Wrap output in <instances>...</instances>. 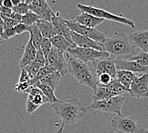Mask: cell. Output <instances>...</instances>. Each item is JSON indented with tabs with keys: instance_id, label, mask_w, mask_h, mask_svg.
<instances>
[{
	"instance_id": "cell-33",
	"label": "cell",
	"mask_w": 148,
	"mask_h": 133,
	"mask_svg": "<svg viewBox=\"0 0 148 133\" xmlns=\"http://www.w3.org/2000/svg\"><path fill=\"white\" fill-rule=\"evenodd\" d=\"M12 10H13L14 12H15V13L24 15L29 11V5H27L24 1H21L20 4L12 8Z\"/></svg>"
},
{
	"instance_id": "cell-4",
	"label": "cell",
	"mask_w": 148,
	"mask_h": 133,
	"mask_svg": "<svg viewBox=\"0 0 148 133\" xmlns=\"http://www.w3.org/2000/svg\"><path fill=\"white\" fill-rule=\"evenodd\" d=\"M111 125L118 133H148V129L132 116L117 115L111 120Z\"/></svg>"
},
{
	"instance_id": "cell-8",
	"label": "cell",
	"mask_w": 148,
	"mask_h": 133,
	"mask_svg": "<svg viewBox=\"0 0 148 133\" xmlns=\"http://www.w3.org/2000/svg\"><path fill=\"white\" fill-rule=\"evenodd\" d=\"M66 23L71 31L79 35L87 37L95 41L101 43L107 38L103 33L100 32L96 28H91L81 25L75 20H66Z\"/></svg>"
},
{
	"instance_id": "cell-6",
	"label": "cell",
	"mask_w": 148,
	"mask_h": 133,
	"mask_svg": "<svg viewBox=\"0 0 148 133\" xmlns=\"http://www.w3.org/2000/svg\"><path fill=\"white\" fill-rule=\"evenodd\" d=\"M71 57L81 60L83 62L87 63L89 61H94L110 57L107 52L103 51H98L91 48H79L77 46L71 48L67 50Z\"/></svg>"
},
{
	"instance_id": "cell-16",
	"label": "cell",
	"mask_w": 148,
	"mask_h": 133,
	"mask_svg": "<svg viewBox=\"0 0 148 133\" xmlns=\"http://www.w3.org/2000/svg\"><path fill=\"white\" fill-rule=\"evenodd\" d=\"M117 70H127L132 72L146 74L148 72V66L141 65L137 61L126 60H114Z\"/></svg>"
},
{
	"instance_id": "cell-22",
	"label": "cell",
	"mask_w": 148,
	"mask_h": 133,
	"mask_svg": "<svg viewBox=\"0 0 148 133\" xmlns=\"http://www.w3.org/2000/svg\"><path fill=\"white\" fill-rule=\"evenodd\" d=\"M49 41L54 48H56L63 52L66 51H67L68 49L75 46L68 41L64 37L58 35H56L50 39Z\"/></svg>"
},
{
	"instance_id": "cell-38",
	"label": "cell",
	"mask_w": 148,
	"mask_h": 133,
	"mask_svg": "<svg viewBox=\"0 0 148 133\" xmlns=\"http://www.w3.org/2000/svg\"><path fill=\"white\" fill-rule=\"evenodd\" d=\"M29 82L26 83H17L15 86V90L18 92H26V90L29 87Z\"/></svg>"
},
{
	"instance_id": "cell-5",
	"label": "cell",
	"mask_w": 148,
	"mask_h": 133,
	"mask_svg": "<svg viewBox=\"0 0 148 133\" xmlns=\"http://www.w3.org/2000/svg\"><path fill=\"white\" fill-rule=\"evenodd\" d=\"M77 7L81 11V13H88L93 15L95 17L103 19L104 20L106 19L110 21H113V22L125 24V25L131 27L132 28H135V27L134 21L130 19L111 14L109 12L103 10V9L93 7H91V6L84 5L80 3L77 5Z\"/></svg>"
},
{
	"instance_id": "cell-32",
	"label": "cell",
	"mask_w": 148,
	"mask_h": 133,
	"mask_svg": "<svg viewBox=\"0 0 148 133\" xmlns=\"http://www.w3.org/2000/svg\"><path fill=\"white\" fill-rule=\"evenodd\" d=\"M52 47H53V46H52L50 41H49V39L44 38V39H43V41L42 42L41 46H40V49L42 51L43 54H44V57L46 60V61H47V57H48L49 53L51 52V51Z\"/></svg>"
},
{
	"instance_id": "cell-13",
	"label": "cell",
	"mask_w": 148,
	"mask_h": 133,
	"mask_svg": "<svg viewBox=\"0 0 148 133\" xmlns=\"http://www.w3.org/2000/svg\"><path fill=\"white\" fill-rule=\"evenodd\" d=\"M51 23H52V25H53L54 29L56 35L63 36L70 43H71L72 45H75L73 43L72 37H71V30L68 27V25L66 23V20H64L63 18L60 16V15H57L56 14H54L53 16L52 17Z\"/></svg>"
},
{
	"instance_id": "cell-43",
	"label": "cell",
	"mask_w": 148,
	"mask_h": 133,
	"mask_svg": "<svg viewBox=\"0 0 148 133\" xmlns=\"http://www.w3.org/2000/svg\"><path fill=\"white\" fill-rule=\"evenodd\" d=\"M3 27H4V23L1 18V13H0V36L1 37L2 36L3 33Z\"/></svg>"
},
{
	"instance_id": "cell-24",
	"label": "cell",
	"mask_w": 148,
	"mask_h": 133,
	"mask_svg": "<svg viewBox=\"0 0 148 133\" xmlns=\"http://www.w3.org/2000/svg\"><path fill=\"white\" fill-rule=\"evenodd\" d=\"M61 77L62 76H61L59 72H57V71H54V72L49 74L47 76L42 78L40 81V82L50 86L54 91H55L58 88V84H59L60 80Z\"/></svg>"
},
{
	"instance_id": "cell-10",
	"label": "cell",
	"mask_w": 148,
	"mask_h": 133,
	"mask_svg": "<svg viewBox=\"0 0 148 133\" xmlns=\"http://www.w3.org/2000/svg\"><path fill=\"white\" fill-rule=\"evenodd\" d=\"M128 93L132 97H148V73L137 77L131 85Z\"/></svg>"
},
{
	"instance_id": "cell-2",
	"label": "cell",
	"mask_w": 148,
	"mask_h": 133,
	"mask_svg": "<svg viewBox=\"0 0 148 133\" xmlns=\"http://www.w3.org/2000/svg\"><path fill=\"white\" fill-rule=\"evenodd\" d=\"M54 114L63 120L66 125H73L82 119L88 113V108L81 103L78 99L72 98L69 100H58L52 104Z\"/></svg>"
},
{
	"instance_id": "cell-15",
	"label": "cell",
	"mask_w": 148,
	"mask_h": 133,
	"mask_svg": "<svg viewBox=\"0 0 148 133\" xmlns=\"http://www.w3.org/2000/svg\"><path fill=\"white\" fill-rule=\"evenodd\" d=\"M128 37L135 48L142 52H148V30L133 32Z\"/></svg>"
},
{
	"instance_id": "cell-1",
	"label": "cell",
	"mask_w": 148,
	"mask_h": 133,
	"mask_svg": "<svg viewBox=\"0 0 148 133\" xmlns=\"http://www.w3.org/2000/svg\"><path fill=\"white\" fill-rule=\"evenodd\" d=\"M103 51L114 60H126L136 55L138 49L132 44L128 35L124 32H115L101 43Z\"/></svg>"
},
{
	"instance_id": "cell-14",
	"label": "cell",
	"mask_w": 148,
	"mask_h": 133,
	"mask_svg": "<svg viewBox=\"0 0 148 133\" xmlns=\"http://www.w3.org/2000/svg\"><path fill=\"white\" fill-rule=\"evenodd\" d=\"M73 43L77 47L91 48L98 51H103L101 43L95 41L93 40L88 38L87 37L83 36L72 31L70 32Z\"/></svg>"
},
{
	"instance_id": "cell-12",
	"label": "cell",
	"mask_w": 148,
	"mask_h": 133,
	"mask_svg": "<svg viewBox=\"0 0 148 133\" xmlns=\"http://www.w3.org/2000/svg\"><path fill=\"white\" fill-rule=\"evenodd\" d=\"M29 10L38 15L42 19L51 21L54 12L49 7L47 2L44 0H33L29 5Z\"/></svg>"
},
{
	"instance_id": "cell-39",
	"label": "cell",
	"mask_w": 148,
	"mask_h": 133,
	"mask_svg": "<svg viewBox=\"0 0 148 133\" xmlns=\"http://www.w3.org/2000/svg\"><path fill=\"white\" fill-rule=\"evenodd\" d=\"M15 35H16V33H15L14 27H13V28H12L4 30L3 33L1 37L3 39L8 40V39L12 38V37H15Z\"/></svg>"
},
{
	"instance_id": "cell-18",
	"label": "cell",
	"mask_w": 148,
	"mask_h": 133,
	"mask_svg": "<svg viewBox=\"0 0 148 133\" xmlns=\"http://www.w3.org/2000/svg\"><path fill=\"white\" fill-rule=\"evenodd\" d=\"M75 20L81 25L91 28H95L105 21L103 19L95 17L88 13H81V14L76 17Z\"/></svg>"
},
{
	"instance_id": "cell-36",
	"label": "cell",
	"mask_w": 148,
	"mask_h": 133,
	"mask_svg": "<svg viewBox=\"0 0 148 133\" xmlns=\"http://www.w3.org/2000/svg\"><path fill=\"white\" fill-rule=\"evenodd\" d=\"M34 61L40 65L42 67H44L45 65L46 60L40 49H39V50L37 51L35 59L34 60Z\"/></svg>"
},
{
	"instance_id": "cell-26",
	"label": "cell",
	"mask_w": 148,
	"mask_h": 133,
	"mask_svg": "<svg viewBox=\"0 0 148 133\" xmlns=\"http://www.w3.org/2000/svg\"><path fill=\"white\" fill-rule=\"evenodd\" d=\"M54 71L56 70L53 68L49 65V64H45V65L44 67L41 68L40 70H39V72L36 74V76L35 78L30 80V85H33L35 84V83L40 81L42 78H44V77L47 76L49 74H50L52 72H54Z\"/></svg>"
},
{
	"instance_id": "cell-27",
	"label": "cell",
	"mask_w": 148,
	"mask_h": 133,
	"mask_svg": "<svg viewBox=\"0 0 148 133\" xmlns=\"http://www.w3.org/2000/svg\"><path fill=\"white\" fill-rule=\"evenodd\" d=\"M106 86L116 95H120L125 92H128V90L125 88L116 78L113 79L110 84Z\"/></svg>"
},
{
	"instance_id": "cell-28",
	"label": "cell",
	"mask_w": 148,
	"mask_h": 133,
	"mask_svg": "<svg viewBox=\"0 0 148 133\" xmlns=\"http://www.w3.org/2000/svg\"><path fill=\"white\" fill-rule=\"evenodd\" d=\"M27 100L32 102L33 104H35V106H38V108L42 106V104L49 103V100L47 99V97L43 94V93L35 95L29 94L28 96H27Z\"/></svg>"
},
{
	"instance_id": "cell-11",
	"label": "cell",
	"mask_w": 148,
	"mask_h": 133,
	"mask_svg": "<svg viewBox=\"0 0 148 133\" xmlns=\"http://www.w3.org/2000/svg\"><path fill=\"white\" fill-rule=\"evenodd\" d=\"M94 70L97 76L101 74L106 73L109 74L113 78H116V73L118 72L116 66L115 61L113 58L109 57L103 59H100L92 62Z\"/></svg>"
},
{
	"instance_id": "cell-25",
	"label": "cell",
	"mask_w": 148,
	"mask_h": 133,
	"mask_svg": "<svg viewBox=\"0 0 148 133\" xmlns=\"http://www.w3.org/2000/svg\"><path fill=\"white\" fill-rule=\"evenodd\" d=\"M33 85L36 86V87L40 89V90L42 92L43 94H44L49 100V103L54 104L55 103H56L58 101V99L54 95V91L50 87V86H49L48 85L45 84H44V83L40 81L35 83V84Z\"/></svg>"
},
{
	"instance_id": "cell-40",
	"label": "cell",
	"mask_w": 148,
	"mask_h": 133,
	"mask_svg": "<svg viewBox=\"0 0 148 133\" xmlns=\"http://www.w3.org/2000/svg\"><path fill=\"white\" fill-rule=\"evenodd\" d=\"M31 78L28 74L27 73L26 71L24 69H21V72L19 77V79H18V83H26V82H29Z\"/></svg>"
},
{
	"instance_id": "cell-35",
	"label": "cell",
	"mask_w": 148,
	"mask_h": 133,
	"mask_svg": "<svg viewBox=\"0 0 148 133\" xmlns=\"http://www.w3.org/2000/svg\"><path fill=\"white\" fill-rule=\"evenodd\" d=\"M113 79L114 78H113L112 76L109 75V74L106 73L101 74L100 76H98V85L106 86L110 84L111 81L113 80Z\"/></svg>"
},
{
	"instance_id": "cell-21",
	"label": "cell",
	"mask_w": 148,
	"mask_h": 133,
	"mask_svg": "<svg viewBox=\"0 0 148 133\" xmlns=\"http://www.w3.org/2000/svg\"><path fill=\"white\" fill-rule=\"evenodd\" d=\"M117 95L108 88L107 86L98 85L96 88L93 90L92 99L93 101H103Z\"/></svg>"
},
{
	"instance_id": "cell-46",
	"label": "cell",
	"mask_w": 148,
	"mask_h": 133,
	"mask_svg": "<svg viewBox=\"0 0 148 133\" xmlns=\"http://www.w3.org/2000/svg\"><path fill=\"white\" fill-rule=\"evenodd\" d=\"M1 41H0V45H1Z\"/></svg>"
},
{
	"instance_id": "cell-34",
	"label": "cell",
	"mask_w": 148,
	"mask_h": 133,
	"mask_svg": "<svg viewBox=\"0 0 148 133\" xmlns=\"http://www.w3.org/2000/svg\"><path fill=\"white\" fill-rule=\"evenodd\" d=\"M1 16L4 23L3 31L12 28H13L17 25V24L15 23L14 21L10 18V15L4 14L1 13Z\"/></svg>"
},
{
	"instance_id": "cell-20",
	"label": "cell",
	"mask_w": 148,
	"mask_h": 133,
	"mask_svg": "<svg viewBox=\"0 0 148 133\" xmlns=\"http://www.w3.org/2000/svg\"><path fill=\"white\" fill-rule=\"evenodd\" d=\"M44 38L50 39L56 35L53 25L51 21H47L44 19L38 20L36 23Z\"/></svg>"
},
{
	"instance_id": "cell-44",
	"label": "cell",
	"mask_w": 148,
	"mask_h": 133,
	"mask_svg": "<svg viewBox=\"0 0 148 133\" xmlns=\"http://www.w3.org/2000/svg\"><path fill=\"white\" fill-rule=\"evenodd\" d=\"M64 123H62V125H61V127L58 130V131H56V132H54V133H63V130H64Z\"/></svg>"
},
{
	"instance_id": "cell-41",
	"label": "cell",
	"mask_w": 148,
	"mask_h": 133,
	"mask_svg": "<svg viewBox=\"0 0 148 133\" xmlns=\"http://www.w3.org/2000/svg\"><path fill=\"white\" fill-rule=\"evenodd\" d=\"M10 18L13 20L14 22L17 24V25L20 23H22V19L23 15L21 14H18L15 12H12V14L10 15Z\"/></svg>"
},
{
	"instance_id": "cell-37",
	"label": "cell",
	"mask_w": 148,
	"mask_h": 133,
	"mask_svg": "<svg viewBox=\"0 0 148 133\" xmlns=\"http://www.w3.org/2000/svg\"><path fill=\"white\" fill-rule=\"evenodd\" d=\"M29 26H26V24L23 23H20L14 26V30L16 35H21L26 32H28Z\"/></svg>"
},
{
	"instance_id": "cell-19",
	"label": "cell",
	"mask_w": 148,
	"mask_h": 133,
	"mask_svg": "<svg viewBox=\"0 0 148 133\" xmlns=\"http://www.w3.org/2000/svg\"><path fill=\"white\" fill-rule=\"evenodd\" d=\"M116 78L129 91L131 85L137 78V76L134 73L130 71L118 70L116 73Z\"/></svg>"
},
{
	"instance_id": "cell-9",
	"label": "cell",
	"mask_w": 148,
	"mask_h": 133,
	"mask_svg": "<svg viewBox=\"0 0 148 133\" xmlns=\"http://www.w3.org/2000/svg\"><path fill=\"white\" fill-rule=\"evenodd\" d=\"M46 64H49L51 67L59 72L61 76L69 73V65L63 57V52L52 47L49 53Z\"/></svg>"
},
{
	"instance_id": "cell-3",
	"label": "cell",
	"mask_w": 148,
	"mask_h": 133,
	"mask_svg": "<svg viewBox=\"0 0 148 133\" xmlns=\"http://www.w3.org/2000/svg\"><path fill=\"white\" fill-rule=\"evenodd\" d=\"M69 73L73 76L81 85L95 89L98 85V76L93 69L89 67L86 63L70 57L68 61Z\"/></svg>"
},
{
	"instance_id": "cell-31",
	"label": "cell",
	"mask_w": 148,
	"mask_h": 133,
	"mask_svg": "<svg viewBox=\"0 0 148 133\" xmlns=\"http://www.w3.org/2000/svg\"><path fill=\"white\" fill-rule=\"evenodd\" d=\"M128 60L137 61L141 65L148 66V52H138L136 55L130 58Z\"/></svg>"
},
{
	"instance_id": "cell-42",
	"label": "cell",
	"mask_w": 148,
	"mask_h": 133,
	"mask_svg": "<svg viewBox=\"0 0 148 133\" xmlns=\"http://www.w3.org/2000/svg\"><path fill=\"white\" fill-rule=\"evenodd\" d=\"M2 5H3L5 7L8 8L12 9V8L14 7L11 0H4V1H2Z\"/></svg>"
},
{
	"instance_id": "cell-45",
	"label": "cell",
	"mask_w": 148,
	"mask_h": 133,
	"mask_svg": "<svg viewBox=\"0 0 148 133\" xmlns=\"http://www.w3.org/2000/svg\"><path fill=\"white\" fill-rule=\"evenodd\" d=\"M11 1L14 7L17 6L18 4H20L21 3V1H20V0H11Z\"/></svg>"
},
{
	"instance_id": "cell-7",
	"label": "cell",
	"mask_w": 148,
	"mask_h": 133,
	"mask_svg": "<svg viewBox=\"0 0 148 133\" xmlns=\"http://www.w3.org/2000/svg\"><path fill=\"white\" fill-rule=\"evenodd\" d=\"M125 101V97L120 95L103 101H93L89 108L103 112L116 113L117 115H121Z\"/></svg>"
},
{
	"instance_id": "cell-17",
	"label": "cell",
	"mask_w": 148,
	"mask_h": 133,
	"mask_svg": "<svg viewBox=\"0 0 148 133\" xmlns=\"http://www.w3.org/2000/svg\"><path fill=\"white\" fill-rule=\"evenodd\" d=\"M36 52L37 50L34 47L32 39L29 38L26 45L25 49H24V54L19 61V66L21 69H23V68L27 66V65L32 63L35 60Z\"/></svg>"
},
{
	"instance_id": "cell-23",
	"label": "cell",
	"mask_w": 148,
	"mask_h": 133,
	"mask_svg": "<svg viewBox=\"0 0 148 133\" xmlns=\"http://www.w3.org/2000/svg\"><path fill=\"white\" fill-rule=\"evenodd\" d=\"M28 32L30 33V37L29 38L32 39V41L34 47L36 48L37 51L40 49V46L42 44V42L44 39L41 32L40 31L38 26L36 24H33L32 26H29Z\"/></svg>"
},
{
	"instance_id": "cell-30",
	"label": "cell",
	"mask_w": 148,
	"mask_h": 133,
	"mask_svg": "<svg viewBox=\"0 0 148 133\" xmlns=\"http://www.w3.org/2000/svg\"><path fill=\"white\" fill-rule=\"evenodd\" d=\"M41 68H42V67L40 65L35 62V61H33L32 63L27 65V66L23 68V69L26 71L27 73L28 74V75L29 76L31 79H32L36 76V74H38Z\"/></svg>"
},
{
	"instance_id": "cell-29",
	"label": "cell",
	"mask_w": 148,
	"mask_h": 133,
	"mask_svg": "<svg viewBox=\"0 0 148 133\" xmlns=\"http://www.w3.org/2000/svg\"><path fill=\"white\" fill-rule=\"evenodd\" d=\"M41 19L42 18L38 16V15L29 10L26 14L23 15L22 23L26 24L27 26H30L33 25V24H35L37 21Z\"/></svg>"
}]
</instances>
